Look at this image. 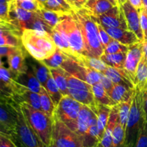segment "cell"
I'll use <instances>...</instances> for the list:
<instances>
[{
  "instance_id": "1",
  "label": "cell",
  "mask_w": 147,
  "mask_h": 147,
  "mask_svg": "<svg viewBox=\"0 0 147 147\" xmlns=\"http://www.w3.org/2000/svg\"><path fill=\"white\" fill-rule=\"evenodd\" d=\"M71 14L81 31L86 49V55L100 58L103 54V49L99 40L96 22L83 8L73 10Z\"/></svg>"
},
{
  "instance_id": "2",
  "label": "cell",
  "mask_w": 147,
  "mask_h": 147,
  "mask_svg": "<svg viewBox=\"0 0 147 147\" xmlns=\"http://www.w3.org/2000/svg\"><path fill=\"white\" fill-rule=\"evenodd\" d=\"M21 40L23 47L32 57L40 61L51 56L57 48L51 35L45 32L24 30Z\"/></svg>"
},
{
  "instance_id": "3",
  "label": "cell",
  "mask_w": 147,
  "mask_h": 147,
  "mask_svg": "<svg viewBox=\"0 0 147 147\" xmlns=\"http://www.w3.org/2000/svg\"><path fill=\"white\" fill-rule=\"evenodd\" d=\"M19 104L30 127L42 142L47 147H50L53 142V118L25 102H21Z\"/></svg>"
},
{
  "instance_id": "4",
  "label": "cell",
  "mask_w": 147,
  "mask_h": 147,
  "mask_svg": "<svg viewBox=\"0 0 147 147\" xmlns=\"http://www.w3.org/2000/svg\"><path fill=\"white\" fill-rule=\"evenodd\" d=\"M142 96V91L136 87L125 130L123 147H134L141 128L145 121Z\"/></svg>"
},
{
  "instance_id": "5",
  "label": "cell",
  "mask_w": 147,
  "mask_h": 147,
  "mask_svg": "<svg viewBox=\"0 0 147 147\" xmlns=\"http://www.w3.org/2000/svg\"><path fill=\"white\" fill-rule=\"evenodd\" d=\"M17 129L11 140L17 147H47L30 127L23 114L20 104L16 103Z\"/></svg>"
},
{
  "instance_id": "6",
  "label": "cell",
  "mask_w": 147,
  "mask_h": 147,
  "mask_svg": "<svg viewBox=\"0 0 147 147\" xmlns=\"http://www.w3.org/2000/svg\"><path fill=\"white\" fill-rule=\"evenodd\" d=\"M53 143L57 147H84L81 137L55 115L53 116Z\"/></svg>"
},
{
  "instance_id": "7",
  "label": "cell",
  "mask_w": 147,
  "mask_h": 147,
  "mask_svg": "<svg viewBox=\"0 0 147 147\" xmlns=\"http://www.w3.org/2000/svg\"><path fill=\"white\" fill-rule=\"evenodd\" d=\"M81 103L69 96H63L56 106L55 116H57L71 130L77 131L78 117Z\"/></svg>"
},
{
  "instance_id": "8",
  "label": "cell",
  "mask_w": 147,
  "mask_h": 147,
  "mask_svg": "<svg viewBox=\"0 0 147 147\" xmlns=\"http://www.w3.org/2000/svg\"><path fill=\"white\" fill-rule=\"evenodd\" d=\"M60 24L64 30L70 47L74 53L75 56L73 57L76 58L81 55H86V49L81 31L71 13L66 14Z\"/></svg>"
},
{
  "instance_id": "9",
  "label": "cell",
  "mask_w": 147,
  "mask_h": 147,
  "mask_svg": "<svg viewBox=\"0 0 147 147\" xmlns=\"http://www.w3.org/2000/svg\"><path fill=\"white\" fill-rule=\"evenodd\" d=\"M60 67L78 78L87 82L91 86L100 83L103 74L100 72L83 65L76 59L70 56H67Z\"/></svg>"
},
{
  "instance_id": "10",
  "label": "cell",
  "mask_w": 147,
  "mask_h": 147,
  "mask_svg": "<svg viewBox=\"0 0 147 147\" xmlns=\"http://www.w3.org/2000/svg\"><path fill=\"white\" fill-rule=\"evenodd\" d=\"M91 17L94 21L100 23L103 27H119L129 30L124 14L120 5L115 6L110 10L98 17L91 16Z\"/></svg>"
},
{
  "instance_id": "11",
  "label": "cell",
  "mask_w": 147,
  "mask_h": 147,
  "mask_svg": "<svg viewBox=\"0 0 147 147\" xmlns=\"http://www.w3.org/2000/svg\"><path fill=\"white\" fill-rule=\"evenodd\" d=\"M37 11H30L18 7L12 1L9 5L10 21L14 25L18 27L22 32L24 30L30 29V24L33 20L38 17Z\"/></svg>"
},
{
  "instance_id": "12",
  "label": "cell",
  "mask_w": 147,
  "mask_h": 147,
  "mask_svg": "<svg viewBox=\"0 0 147 147\" xmlns=\"http://www.w3.org/2000/svg\"><path fill=\"white\" fill-rule=\"evenodd\" d=\"M14 99L0 98V123L15 135L17 113Z\"/></svg>"
},
{
  "instance_id": "13",
  "label": "cell",
  "mask_w": 147,
  "mask_h": 147,
  "mask_svg": "<svg viewBox=\"0 0 147 147\" xmlns=\"http://www.w3.org/2000/svg\"><path fill=\"white\" fill-rule=\"evenodd\" d=\"M143 55L142 42L129 45L124 63V70L134 84L136 69Z\"/></svg>"
},
{
  "instance_id": "14",
  "label": "cell",
  "mask_w": 147,
  "mask_h": 147,
  "mask_svg": "<svg viewBox=\"0 0 147 147\" xmlns=\"http://www.w3.org/2000/svg\"><path fill=\"white\" fill-rule=\"evenodd\" d=\"M124 14L128 28L134 32L141 42L144 41V34L142 32L140 24V14L139 11L126 0L123 4L120 5Z\"/></svg>"
},
{
  "instance_id": "15",
  "label": "cell",
  "mask_w": 147,
  "mask_h": 147,
  "mask_svg": "<svg viewBox=\"0 0 147 147\" xmlns=\"http://www.w3.org/2000/svg\"><path fill=\"white\" fill-rule=\"evenodd\" d=\"M25 52L27 50L22 45L17 47L14 53L7 57L9 69L15 78L20 75L26 73L29 68L26 63Z\"/></svg>"
},
{
  "instance_id": "16",
  "label": "cell",
  "mask_w": 147,
  "mask_h": 147,
  "mask_svg": "<svg viewBox=\"0 0 147 147\" xmlns=\"http://www.w3.org/2000/svg\"><path fill=\"white\" fill-rule=\"evenodd\" d=\"M108 34L117 41L120 42L125 45H131L139 42H141L134 32L127 29L119 28V27H103Z\"/></svg>"
},
{
  "instance_id": "17",
  "label": "cell",
  "mask_w": 147,
  "mask_h": 147,
  "mask_svg": "<svg viewBox=\"0 0 147 147\" xmlns=\"http://www.w3.org/2000/svg\"><path fill=\"white\" fill-rule=\"evenodd\" d=\"M95 113L91 109L86 105L81 104L80 111H79L78 117L77 131L76 133L81 137L83 141L87 136L88 129L90 126V121Z\"/></svg>"
},
{
  "instance_id": "18",
  "label": "cell",
  "mask_w": 147,
  "mask_h": 147,
  "mask_svg": "<svg viewBox=\"0 0 147 147\" xmlns=\"http://www.w3.org/2000/svg\"><path fill=\"white\" fill-rule=\"evenodd\" d=\"M119 119V106L117 104L111 108L103 138L98 144L99 147H112V134Z\"/></svg>"
},
{
  "instance_id": "19",
  "label": "cell",
  "mask_w": 147,
  "mask_h": 147,
  "mask_svg": "<svg viewBox=\"0 0 147 147\" xmlns=\"http://www.w3.org/2000/svg\"><path fill=\"white\" fill-rule=\"evenodd\" d=\"M51 37L59 50L63 52L67 56H70V57H74V53H73L71 47H70L67 35H66L64 30L63 29L62 26L60 25V23L53 29Z\"/></svg>"
},
{
  "instance_id": "20",
  "label": "cell",
  "mask_w": 147,
  "mask_h": 147,
  "mask_svg": "<svg viewBox=\"0 0 147 147\" xmlns=\"http://www.w3.org/2000/svg\"><path fill=\"white\" fill-rule=\"evenodd\" d=\"M116 5L119 4L111 0H87L83 9L91 16L98 17Z\"/></svg>"
},
{
  "instance_id": "21",
  "label": "cell",
  "mask_w": 147,
  "mask_h": 147,
  "mask_svg": "<svg viewBox=\"0 0 147 147\" xmlns=\"http://www.w3.org/2000/svg\"><path fill=\"white\" fill-rule=\"evenodd\" d=\"M68 96L81 104L88 106L94 113L96 112L98 103L96 102L92 90L68 88Z\"/></svg>"
},
{
  "instance_id": "22",
  "label": "cell",
  "mask_w": 147,
  "mask_h": 147,
  "mask_svg": "<svg viewBox=\"0 0 147 147\" xmlns=\"http://www.w3.org/2000/svg\"><path fill=\"white\" fill-rule=\"evenodd\" d=\"M135 90L136 87L131 88L124 85L114 84L108 94L109 97L116 103V104H119L129 100L134 95Z\"/></svg>"
},
{
  "instance_id": "23",
  "label": "cell",
  "mask_w": 147,
  "mask_h": 147,
  "mask_svg": "<svg viewBox=\"0 0 147 147\" xmlns=\"http://www.w3.org/2000/svg\"><path fill=\"white\" fill-rule=\"evenodd\" d=\"M15 80L23 86L27 88L29 90L37 93H40L43 88L30 67H29L26 73L17 76Z\"/></svg>"
},
{
  "instance_id": "24",
  "label": "cell",
  "mask_w": 147,
  "mask_h": 147,
  "mask_svg": "<svg viewBox=\"0 0 147 147\" xmlns=\"http://www.w3.org/2000/svg\"><path fill=\"white\" fill-rule=\"evenodd\" d=\"M29 63H30V68L32 70L37 80L40 81L43 87H45L49 76L50 74L49 67H47L42 62L36 59H34V60H32Z\"/></svg>"
},
{
  "instance_id": "25",
  "label": "cell",
  "mask_w": 147,
  "mask_h": 147,
  "mask_svg": "<svg viewBox=\"0 0 147 147\" xmlns=\"http://www.w3.org/2000/svg\"><path fill=\"white\" fill-rule=\"evenodd\" d=\"M14 99L18 103L21 102H25L34 109L37 110H41L40 93L32 91L29 90L27 88L25 90H23L19 96H14Z\"/></svg>"
},
{
  "instance_id": "26",
  "label": "cell",
  "mask_w": 147,
  "mask_h": 147,
  "mask_svg": "<svg viewBox=\"0 0 147 147\" xmlns=\"http://www.w3.org/2000/svg\"><path fill=\"white\" fill-rule=\"evenodd\" d=\"M134 85L141 91L147 89V60L143 55L136 69Z\"/></svg>"
},
{
  "instance_id": "27",
  "label": "cell",
  "mask_w": 147,
  "mask_h": 147,
  "mask_svg": "<svg viewBox=\"0 0 147 147\" xmlns=\"http://www.w3.org/2000/svg\"><path fill=\"white\" fill-rule=\"evenodd\" d=\"M111 108L109 106H104L102 104H98L95 113L97 116V124L99 131L100 140L103 138L106 125H107L108 120H109V115H110Z\"/></svg>"
},
{
  "instance_id": "28",
  "label": "cell",
  "mask_w": 147,
  "mask_h": 147,
  "mask_svg": "<svg viewBox=\"0 0 147 147\" xmlns=\"http://www.w3.org/2000/svg\"><path fill=\"white\" fill-rule=\"evenodd\" d=\"M92 90L94 95L95 99L98 104L104 105L112 108L116 106V103L109 97V94L106 93L101 83H98L92 86Z\"/></svg>"
},
{
  "instance_id": "29",
  "label": "cell",
  "mask_w": 147,
  "mask_h": 147,
  "mask_svg": "<svg viewBox=\"0 0 147 147\" xmlns=\"http://www.w3.org/2000/svg\"><path fill=\"white\" fill-rule=\"evenodd\" d=\"M75 59L83 65L97 70L100 73H103L106 67H108L107 65L101 59L97 58V57H88V56L81 55H79L78 57Z\"/></svg>"
},
{
  "instance_id": "30",
  "label": "cell",
  "mask_w": 147,
  "mask_h": 147,
  "mask_svg": "<svg viewBox=\"0 0 147 147\" xmlns=\"http://www.w3.org/2000/svg\"><path fill=\"white\" fill-rule=\"evenodd\" d=\"M126 53H115V54H105L103 53L100 59L107 65L119 70H124V63L126 57Z\"/></svg>"
},
{
  "instance_id": "31",
  "label": "cell",
  "mask_w": 147,
  "mask_h": 147,
  "mask_svg": "<svg viewBox=\"0 0 147 147\" xmlns=\"http://www.w3.org/2000/svg\"><path fill=\"white\" fill-rule=\"evenodd\" d=\"M37 12H38L39 15L41 17V18L52 28L55 27V26L63 20L66 14L51 11V10H49L45 8H40Z\"/></svg>"
},
{
  "instance_id": "32",
  "label": "cell",
  "mask_w": 147,
  "mask_h": 147,
  "mask_svg": "<svg viewBox=\"0 0 147 147\" xmlns=\"http://www.w3.org/2000/svg\"><path fill=\"white\" fill-rule=\"evenodd\" d=\"M49 69L55 82L60 89L63 96H68V87H67V80L65 76L63 69L61 67Z\"/></svg>"
},
{
  "instance_id": "33",
  "label": "cell",
  "mask_w": 147,
  "mask_h": 147,
  "mask_svg": "<svg viewBox=\"0 0 147 147\" xmlns=\"http://www.w3.org/2000/svg\"><path fill=\"white\" fill-rule=\"evenodd\" d=\"M40 95V104H41V110L45 113L50 117L53 118L55 111V106L53 103L51 98L49 96L48 93L46 90L45 88L43 87L42 89Z\"/></svg>"
},
{
  "instance_id": "34",
  "label": "cell",
  "mask_w": 147,
  "mask_h": 147,
  "mask_svg": "<svg viewBox=\"0 0 147 147\" xmlns=\"http://www.w3.org/2000/svg\"><path fill=\"white\" fill-rule=\"evenodd\" d=\"M45 88L46 90L47 91L49 96H50L53 103H54L56 107L58 105V103H60V100H61L63 96L61 92H60L59 88L57 87V84L55 82L51 73L49 76L48 80H47V82Z\"/></svg>"
},
{
  "instance_id": "35",
  "label": "cell",
  "mask_w": 147,
  "mask_h": 147,
  "mask_svg": "<svg viewBox=\"0 0 147 147\" xmlns=\"http://www.w3.org/2000/svg\"><path fill=\"white\" fill-rule=\"evenodd\" d=\"M67 57V55L57 48L56 51L51 56L42 60V62L49 68H58L64 63Z\"/></svg>"
},
{
  "instance_id": "36",
  "label": "cell",
  "mask_w": 147,
  "mask_h": 147,
  "mask_svg": "<svg viewBox=\"0 0 147 147\" xmlns=\"http://www.w3.org/2000/svg\"><path fill=\"white\" fill-rule=\"evenodd\" d=\"M134 93L133 96H132L129 100H127L126 101L122 102V103H120L118 104V106H119V121H120L121 124V126H123L124 130H126V124H127L128 119H129V112H130L131 106L132 101H133Z\"/></svg>"
},
{
  "instance_id": "37",
  "label": "cell",
  "mask_w": 147,
  "mask_h": 147,
  "mask_svg": "<svg viewBox=\"0 0 147 147\" xmlns=\"http://www.w3.org/2000/svg\"><path fill=\"white\" fill-rule=\"evenodd\" d=\"M124 137L125 130L119 119L112 134V147H123Z\"/></svg>"
},
{
  "instance_id": "38",
  "label": "cell",
  "mask_w": 147,
  "mask_h": 147,
  "mask_svg": "<svg viewBox=\"0 0 147 147\" xmlns=\"http://www.w3.org/2000/svg\"><path fill=\"white\" fill-rule=\"evenodd\" d=\"M129 50V46L122 44L120 42L112 39L111 41L109 43L106 48L103 50L105 54H115V53H127Z\"/></svg>"
},
{
  "instance_id": "39",
  "label": "cell",
  "mask_w": 147,
  "mask_h": 147,
  "mask_svg": "<svg viewBox=\"0 0 147 147\" xmlns=\"http://www.w3.org/2000/svg\"><path fill=\"white\" fill-rule=\"evenodd\" d=\"M18 7L30 11H37L40 9V5L36 0H13Z\"/></svg>"
},
{
  "instance_id": "40",
  "label": "cell",
  "mask_w": 147,
  "mask_h": 147,
  "mask_svg": "<svg viewBox=\"0 0 147 147\" xmlns=\"http://www.w3.org/2000/svg\"><path fill=\"white\" fill-rule=\"evenodd\" d=\"M43 8L51 10V11H56V12L62 13V14L71 13V11L65 9L57 0H47Z\"/></svg>"
},
{
  "instance_id": "41",
  "label": "cell",
  "mask_w": 147,
  "mask_h": 147,
  "mask_svg": "<svg viewBox=\"0 0 147 147\" xmlns=\"http://www.w3.org/2000/svg\"><path fill=\"white\" fill-rule=\"evenodd\" d=\"M96 22V24H97L98 31L99 40H100L102 47H103V50H104V49L106 48V46L109 45V43L111 41L113 38H111V37L108 34L107 32L105 30V29L103 28V27L100 24V23L97 22Z\"/></svg>"
},
{
  "instance_id": "42",
  "label": "cell",
  "mask_w": 147,
  "mask_h": 147,
  "mask_svg": "<svg viewBox=\"0 0 147 147\" xmlns=\"http://www.w3.org/2000/svg\"><path fill=\"white\" fill-rule=\"evenodd\" d=\"M134 147H147V121H146L141 128Z\"/></svg>"
},
{
  "instance_id": "43",
  "label": "cell",
  "mask_w": 147,
  "mask_h": 147,
  "mask_svg": "<svg viewBox=\"0 0 147 147\" xmlns=\"http://www.w3.org/2000/svg\"><path fill=\"white\" fill-rule=\"evenodd\" d=\"M14 93L10 88L2 81H0V98L14 99Z\"/></svg>"
},
{
  "instance_id": "44",
  "label": "cell",
  "mask_w": 147,
  "mask_h": 147,
  "mask_svg": "<svg viewBox=\"0 0 147 147\" xmlns=\"http://www.w3.org/2000/svg\"><path fill=\"white\" fill-rule=\"evenodd\" d=\"M139 14H140L141 27L144 34V41L147 40V12L143 8L139 11Z\"/></svg>"
},
{
  "instance_id": "45",
  "label": "cell",
  "mask_w": 147,
  "mask_h": 147,
  "mask_svg": "<svg viewBox=\"0 0 147 147\" xmlns=\"http://www.w3.org/2000/svg\"><path fill=\"white\" fill-rule=\"evenodd\" d=\"M9 5L10 2L0 4V21L11 22L9 18Z\"/></svg>"
},
{
  "instance_id": "46",
  "label": "cell",
  "mask_w": 147,
  "mask_h": 147,
  "mask_svg": "<svg viewBox=\"0 0 147 147\" xmlns=\"http://www.w3.org/2000/svg\"><path fill=\"white\" fill-rule=\"evenodd\" d=\"M100 83L103 85V88H104L105 90H106L107 93H109L110 92V90H111L112 88L114 86V83L111 81V80L109 78H108L106 76H105L104 74H102Z\"/></svg>"
},
{
  "instance_id": "47",
  "label": "cell",
  "mask_w": 147,
  "mask_h": 147,
  "mask_svg": "<svg viewBox=\"0 0 147 147\" xmlns=\"http://www.w3.org/2000/svg\"><path fill=\"white\" fill-rule=\"evenodd\" d=\"M0 147H17L10 138L0 134Z\"/></svg>"
},
{
  "instance_id": "48",
  "label": "cell",
  "mask_w": 147,
  "mask_h": 147,
  "mask_svg": "<svg viewBox=\"0 0 147 147\" xmlns=\"http://www.w3.org/2000/svg\"><path fill=\"white\" fill-rule=\"evenodd\" d=\"M22 46V45H21ZM20 47V46H19ZM18 47H11V46H0V56L8 57L9 55L14 53Z\"/></svg>"
},
{
  "instance_id": "49",
  "label": "cell",
  "mask_w": 147,
  "mask_h": 147,
  "mask_svg": "<svg viewBox=\"0 0 147 147\" xmlns=\"http://www.w3.org/2000/svg\"><path fill=\"white\" fill-rule=\"evenodd\" d=\"M142 107H143L144 113L145 121H147V89L142 91Z\"/></svg>"
},
{
  "instance_id": "50",
  "label": "cell",
  "mask_w": 147,
  "mask_h": 147,
  "mask_svg": "<svg viewBox=\"0 0 147 147\" xmlns=\"http://www.w3.org/2000/svg\"><path fill=\"white\" fill-rule=\"evenodd\" d=\"M0 134L7 136V137L10 138L11 139H12L13 136H14V134H12L11 131H9L8 129H6V128L4 127V126H2L1 123H0Z\"/></svg>"
},
{
  "instance_id": "51",
  "label": "cell",
  "mask_w": 147,
  "mask_h": 147,
  "mask_svg": "<svg viewBox=\"0 0 147 147\" xmlns=\"http://www.w3.org/2000/svg\"><path fill=\"white\" fill-rule=\"evenodd\" d=\"M129 2L131 3L132 6L135 7L138 11H140L142 9L144 8L143 3H142V0H128Z\"/></svg>"
},
{
  "instance_id": "52",
  "label": "cell",
  "mask_w": 147,
  "mask_h": 147,
  "mask_svg": "<svg viewBox=\"0 0 147 147\" xmlns=\"http://www.w3.org/2000/svg\"><path fill=\"white\" fill-rule=\"evenodd\" d=\"M66 1L70 4V7L73 8V10L80 9H81V7L79 5L78 0H66Z\"/></svg>"
},
{
  "instance_id": "53",
  "label": "cell",
  "mask_w": 147,
  "mask_h": 147,
  "mask_svg": "<svg viewBox=\"0 0 147 147\" xmlns=\"http://www.w3.org/2000/svg\"><path fill=\"white\" fill-rule=\"evenodd\" d=\"M142 50H143V57L147 60V40L142 42Z\"/></svg>"
},
{
  "instance_id": "54",
  "label": "cell",
  "mask_w": 147,
  "mask_h": 147,
  "mask_svg": "<svg viewBox=\"0 0 147 147\" xmlns=\"http://www.w3.org/2000/svg\"><path fill=\"white\" fill-rule=\"evenodd\" d=\"M36 1H37V3H38L39 5H40V8H43L45 4L46 1H47V0H36Z\"/></svg>"
},
{
  "instance_id": "55",
  "label": "cell",
  "mask_w": 147,
  "mask_h": 147,
  "mask_svg": "<svg viewBox=\"0 0 147 147\" xmlns=\"http://www.w3.org/2000/svg\"><path fill=\"white\" fill-rule=\"evenodd\" d=\"M78 4L79 5H80V7H81V9L83 8V5H84L85 3L87 1V0H78Z\"/></svg>"
},
{
  "instance_id": "56",
  "label": "cell",
  "mask_w": 147,
  "mask_h": 147,
  "mask_svg": "<svg viewBox=\"0 0 147 147\" xmlns=\"http://www.w3.org/2000/svg\"><path fill=\"white\" fill-rule=\"evenodd\" d=\"M142 3H143L144 9L146 10L147 12V0H142Z\"/></svg>"
},
{
  "instance_id": "57",
  "label": "cell",
  "mask_w": 147,
  "mask_h": 147,
  "mask_svg": "<svg viewBox=\"0 0 147 147\" xmlns=\"http://www.w3.org/2000/svg\"><path fill=\"white\" fill-rule=\"evenodd\" d=\"M12 24L11 22H4V21H0V26H3V25H7V24Z\"/></svg>"
},
{
  "instance_id": "58",
  "label": "cell",
  "mask_w": 147,
  "mask_h": 147,
  "mask_svg": "<svg viewBox=\"0 0 147 147\" xmlns=\"http://www.w3.org/2000/svg\"><path fill=\"white\" fill-rule=\"evenodd\" d=\"M12 0H0V4H5V3H9Z\"/></svg>"
},
{
  "instance_id": "59",
  "label": "cell",
  "mask_w": 147,
  "mask_h": 147,
  "mask_svg": "<svg viewBox=\"0 0 147 147\" xmlns=\"http://www.w3.org/2000/svg\"><path fill=\"white\" fill-rule=\"evenodd\" d=\"M126 1V0H116V1H117L119 5H121V4H123Z\"/></svg>"
},
{
  "instance_id": "60",
  "label": "cell",
  "mask_w": 147,
  "mask_h": 147,
  "mask_svg": "<svg viewBox=\"0 0 147 147\" xmlns=\"http://www.w3.org/2000/svg\"><path fill=\"white\" fill-rule=\"evenodd\" d=\"M1 66H3V63H2V61H1V56H0V67H1Z\"/></svg>"
},
{
  "instance_id": "61",
  "label": "cell",
  "mask_w": 147,
  "mask_h": 147,
  "mask_svg": "<svg viewBox=\"0 0 147 147\" xmlns=\"http://www.w3.org/2000/svg\"><path fill=\"white\" fill-rule=\"evenodd\" d=\"M50 147H57V146H55V144H53V142H52V144H51V146H50Z\"/></svg>"
},
{
  "instance_id": "62",
  "label": "cell",
  "mask_w": 147,
  "mask_h": 147,
  "mask_svg": "<svg viewBox=\"0 0 147 147\" xmlns=\"http://www.w3.org/2000/svg\"><path fill=\"white\" fill-rule=\"evenodd\" d=\"M111 1H113V2H115V3H117V1H116V0H111ZM117 4H118V3H117Z\"/></svg>"
},
{
  "instance_id": "63",
  "label": "cell",
  "mask_w": 147,
  "mask_h": 147,
  "mask_svg": "<svg viewBox=\"0 0 147 147\" xmlns=\"http://www.w3.org/2000/svg\"><path fill=\"white\" fill-rule=\"evenodd\" d=\"M96 147H99V146H96Z\"/></svg>"
}]
</instances>
